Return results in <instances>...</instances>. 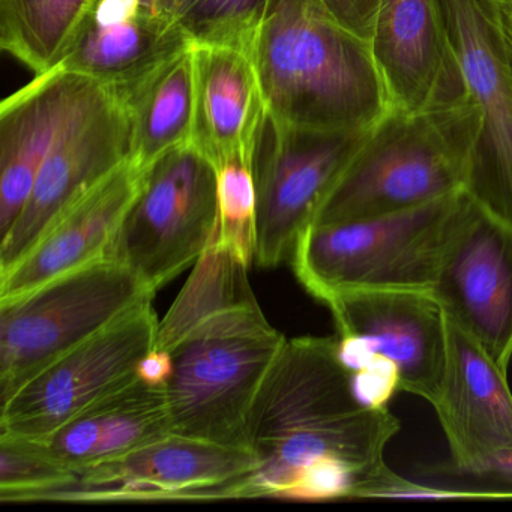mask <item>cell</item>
<instances>
[{
  "instance_id": "cell-1",
  "label": "cell",
  "mask_w": 512,
  "mask_h": 512,
  "mask_svg": "<svg viewBox=\"0 0 512 512\" xmlns=\"http://www.w3.org/2000/svg\"><path fill=\"white\" fill-rule=\"evenodd\" d=\"M247 269L212 242L160 320L154 347L172 356L173 434L250 449L248 415L287 338L257 304Z\"/></svg>"
},
{
  "instance_id": "cell-2",
  "label": "cell",
  "mask_w": 512,
  "mask_h": 512,
  "mask_svg": "<svg viewBox=\"0 0 512 512\" xmlns=\"http://www.w3.org/2000/svg\"><path fill=\"white\" fill-rule=\"evenodd\" d=\"M352 376L337 335L287 338L248 415L257 466L239 478L235 499L283 497L320 460L340 461L359 481L385 463L400 421L389 407L362 406Z\"/></svg>"
},
{
  "instance_id": "cell-3",
  "label": "cell",
  "mask_w": 512,
  "mask_h": 512,
  "mask_svg": "<svg viewBox=\"0 0 512 512\" xmlns=\"http://www.w3.org/2000/svg\"><path fill=\"white\" fill-rule=\"evenodd\" d=\"M250 56L268 115L280 124L365 131L391 112L370 44L320 0H269Z\"/></svg>"
},
{
  "instance_id": "cell-4",
  "label": "cell",
  "mask_w": 512,
  "mask_h": 512,
  "mask_svg": "<svg viewBox=\"0 0 512 512\" xmlns=\"http://www.w3.org/2000/svg\"><path fill=\"white\" fill-rule=\"evenodd\" d=\"M478 133L470 98L424 112H389L368 131L311 224L397 214L464 193Z\"/></svg>"
},
{
  "instance_id": "cell-5",
  "label": "cell",
  "mask_w": 512,
  "mask_h": 512,
  "mask_svg": "<svg viewBox=\"0 0 512 512\" xmlns=\"http://www.w3.org/2000/svg\"><path fill=\"white\" fill-rule=\"evenodd\" d=\"M464 193L397 214L310 224L293 248V272L323 305L355 290L431 293L443 242Z\"/></svg>"
},
{
  "instance_id": "cell-6",
  "label": "cell",
  "mask_w": 512,
  "mask_h": 512,
  "mask_svg": "<svg viewBox=\"0 0 512 512\" xmlns=\"http://www.w3.org/2000/svg\"><path fill=\"white\" fill-rule=\"evenodd\" d=\"M154 296L127 266L101 259L0 302V404L56 359Z\"/></svg>"
},
{
  "instance_id": "cell-7",
  "label": "cell",
  "mask_w": 512,
  "mask_h": 512,
  "mask_svg": "<svg viewBox=\"0 0 512 512\" xmlns=\"http://www.w3.org/2000/svg\"><path fill=\"white\" fill-rule=\"evenodd\" d=\"M218 215L214 164L191 143L179 146L143 172L107 259L127 266L155 295L208 250Z\"/></svg>"
},
{
  "instance_id": "cell-8",
  "label": "cell",
  "mask_w": 512,
  "mask_h": 512,
  "mask_svg": "<svg viewBox=\"0 0 512 512\" xmlns=\"http://www.w3.org/2000/svg\"><path fill=\"white\" fill-rule=\"evenodd\" d=\"M152 299L44 368L0 404V436L46 440L65 422L139 376L140 361L157 341Z\"/></svg>"
},
{
  "instance_id": "cell-9",
  "label": "cell",
  "mask_w": 512,
  "mask_h": 512,
  "mask_svg": "<svg viewBox=\"0 0 512 512\" xmlns=\"http://www.w3.org/2000/svg\"><path fill=\"white\" fill-rule=\"evenodd\" d=\"M370 130H305L280 124L268 115L253 158L254 263L259 268H277L292 257L299 235L313 223L326 194Z\"/></svg>"
},
{
  "instance_id": "cell-10",
  "label": "cell",
  "mask_w": 512,
  "mask_h": 512,
  "mask_svg": "<svg viewBox=\"0 0 512 512\" xmlns=\"http://www.w3.org/2000/svg\"><path fill=\"white\" fill-rule=\"evenodd\" d=\"M449 320L508 373L512 361V223L464 193L434 277Z\"/></svg>"
},
{
  "instance_id": "cell-11",
  "label": "cell",
  "mask_w": 512,
  "mask_h": 512,
  "mask_svg": "<svg viewBox=\"0 0 512 512\" xmlns=\"http://www.w3.org/2000/svg\"><path fill=\"white\" fill-rule=\"evenodd\" d=\"M130 125L115 95L88 80L62 124L34 190L0 238V274L17 265L62 211L130 161Z\"/></svg>"
},
{
  "instance_id": "cell-12",
  "label": "cell",
  "mask_w": 512,
  "mask_h": 512,
  "mask_svg": "<svg viewBox=\"0 0 512 512\" xmlns=\"http://www.w3.org/2000/svg\"><path fill=\"white\" fill-rule=\"evenodd\" d=\"M337 328L338 355L350 371L374 359L397 370L400 392L433 403L448 352L446 314L433 293L355 290L326 304Z\"/></svg>"
},
{
  "instance_id": "cell-13",
  "label": "cell",
  "mask_w": 512,
  "mask_h": 512,
  "mask_svg": "<svg viewBox=\"0 0 512 512\" xmlns=\"http://www.w3.org/2000/svg\"><path fill=\"white\" fill-rule=\"evenodd\" d=\"M256 466L250 449L172 434L76 470L71 481L40 491L31 502L233 499L236 481Z\"/></svg>"
},
{
  "instance_id": "cell-14",
  "label": "cell",
  "mask_w": 512,
  "mask_h": 512,
  "mask_svg": "<svg viewBox=\"0 0 512 512\" xmlns=\"http://www.w3.org/2000/svg\"><path fill=\"white\" fill-rule=\"evenodd\" d=\"M467 97L479 115L466 193L512 223V74L485 0H440Z\"/></svg>"
},
{
  "instance_id": "cell-15",
  "label": "cell",
  "mask_w": 512,
  "mask_h": 512,
  "mask_svg": "<svg viewBox=\"0 0 512 512\" xmlns=\"http://www.w3.org/2000/svg\"><path fill=\"white\" fill-rule=\"evenodd\" d=\"M370 47L391 112L469 100L440 0H382Z\"/></svg>"
},
{
  "instance_id": "cell-16",
  "label": "cell",
  "mask_w": 512,
  "mask_h": 512,
  "mask_svg": "<svg viewBox=\"0 0 512 512\" xmlns=\"http://www.w3.org/2000/svg\"><path fill=\"white\" fill-rule=\"evenodd\" d=\"M193 46L172 13L146 0H92L53 70L113 89Z\"/></svg>"
},
{
  "instance_id": "cell-17",
  "label": "cell",
  "mask_w": 512,
  "mask_h": 512,
  "mask_svg": "<svg viewBox=\"0 0 512 512\" xmlns=\"http://www.w3.org/2000/svg\"><path fill=\"white\" fill-rule=\"evenodd\" d=\"M448 352L442 386L431 403L451 451L466 475L482 458L512 446V392L502 370L478 341L446 316Z\"/></svg>"
},
{
  "instance_id": "cell-18",
  "label": "cell",
  "mask_w": 512,
  "mask_h": 512,
  "mask_svg": "<svg viewBox=\"0 0 512 512\" xmlns=\"http://www.w3.org/2000/svg\"><path fill=\"white\" fill-rule=\"evenodd\" d=\"M142 179L143 172L127 161L74 200L31 251L10 271L0 274V302L107 259L110 245L139 194Z\"/></svg>"
},
{
  "instance_id": "cell-19",
  "label": "cell",
  "mask_w": 512,
  "mask_h": 512,
  "mask_svg": "<svg viewBox=\"0 0 512 512\" xmlns=\"http://www.w3.org/2000/svg\"><path fill=\"white\" fill-rule=\"evenodd\" d=\"M193 62L191 145L214 166L232 158L253 161L268 119L253 59L232 47L194 46Z\"/></svg>"
},
{
  "instance_id": "cell-20",
  "label": "cell",
  "mask_w": 512,
  "mask_h": 512,
  "mask_svg": "<svg viewBox=\"0 0 512 512\" xmlns=\"http://www.w3.org/2000/svg\"><path fill=\"white\" fill-rule=\"evenodd\" d=\"M88 79L38 74L0 106V238L22 214L53 142Z\"/></svg>"
},
{
  "instance_id": "cell-21",
  "label": "cell",
  "mask_w": 512,
  "mask_h": 512,
  "mask_svg": "<svg viewBox=\"0 0 512 512\" xmlns=\"http://www.w3.org/2000/svg\"><path fill=\"white\" fill-rule=\"evenodd\" d=\"M172 434L166 385H151L137 376L77 413L44 442L76 472L124 457Z\"/></svg>"
},
{
  "instance_id": "cell-22",
  "label": "cell",
  "mask_w": 512,
  "mask_h": 512,
  "mask_svg": "<svg viewBox=\"0 0 512 512\" xmlns=\"http://www.w3.org/2000/svg\"><path fill=\"white\" fill-rule=\"evenodd\" d=\"M109 91L127 115L130 163L140 172L167 152L190 145L194 119L193 49L179 53L140 79Z\"/></svg>"
},
{
  "instance_id": "cell-23",
  "label": "cell",
  "mask_w": 512,
  "mask_h": 512,
  "mask_svg": "<svg viewBox=\"0 0 512 512\" xmlns=\"http://www.w3.org/2000/svg\"><path fill=\"white\" fill-rule=\"evenodd\" d=\"M92 0H0V47L35 76L61 61Z\"/></svg>"
},
{
  "instance_id": "cell-24",
  "label": "cell",
  "mask_w": 512,
  "mask_h": 512,
  "mask_svg": "<svg viewBox=\"0 0 512 512\" xmlns=\"http://www.w3.org/2000/svg\"><path fill=\"white\" fill-rule=\"evenodd\" d=\"M269 0H175L173 16L194 46H221L251 55Z\"/></svg>"
},
{
  "instance_id": "cell-25",
  "label": "cell",
  "mask_w": 512,
  "mask_h": 512,
  "mask_svg": "<svg viewBox=\"0 0 512 512\" xmlns=\"http://www.w3.org/2000/svg\"><path fill=\"white\" fill-rule=\"evenodd\" d=\"M215 167L218 230L215 244L250 266L257 244V190L253 161L232 158Z\"/></svg>"
},
{
  "instance_id": "cell-26",
  "label": "cell",
  "mask_w": 512,
  "mask_h": 512,
  "mask_svg": "<svg viewBox=\"0 0 512 512\" xmlns=\"http://www.w3.org/2000/svg\"><path fill=\"white\" fill-rule=\"evenodd\" d=\"M74 470L44 440L0 436V500L31 502L40 491L71 481Z\"/></svg>"
},
{
  "instance_id": "cell-27",
  "label": "cell",
  "mask_w": 512,
  "mask_h": 512,
  "mask_svg": "<svg viewBox=\"0 0 512 512\" xmlns=\"http://www.w3.org/2000/svg\"><path fill=\"white\" fill-rule=\"evenodd\" d=\"M350 499H512V490L458 491L428 487L397 475L383 463L355 485Z\"/></svg>"
},
{
  "instance_id": "cell-28",
  "label": "cell",
  "mask_w": 512,
  "mask_h": 512,
  "mask_svg": "<svg viewBox=\"0 0 512 512\" xmlns=\"http://www.w3.org/2000/svg\"><path fill=\"white\" fill-rule=\"evenodd\" d=\"M352 374L353 391L362 406L370 409L389 407V401L400 392L397 370L389 362L374 359Z\"/></svg>"
},
{
  "instance_id": "cell-29",
  "label": "cell",
  "mask_w": 512,
  "mask_h": 512,
  "mask_svg": "<svg viewBox=\"0 0 512 512\" xmlns=\"http://www.w3.org/2000/svg\"><path fill=\"white\" fill-rule=\"evenodd\" d=\"M382 0H320L328 13L361 40L370 44Z\"/></svg>"
},
{
  "instance_id": "cell-30",
  "label": "cell",
  "mask_w": 512,
  "mask_h": 512,
  "mask_svg": "<svg viewBox=\"0 0 512 512\" xmlns=\"http://www.w3.org/2000/svg\"><path fill=\"white\" fill-rule=\"evenodd\" d=\"M466 475L493 479L512 488V446L499 449L488 457L482 458Z\"/></svg>"
},
{
  "instance_id": "cell-31",
  "label": "cell",
  "mask_w": 512,
  "mask_h": 512,
  "mask_svg": "<svg viewBox=\"0 0 512 512\" xmlns=\"http://www.w3.org/2000/svg\"><path fill=\"white\" fill-rule=\"evenodd\" d=\"M172 356L161 349H152L145 358L140 361L137 373L139 377L151 385H166L172 374Z\"/></svg>"
},
{
  "instance_id": "cell-32",
  "label": "cell",
  "mask_w": 512,
  "mask_h": 512,
  "mask_svg": "<svg viewBox=\"0 0 512 512\" xmlns=\"http://www.w3.org/2000/svg\"><path fill=\"white\" fill-rule=\"evenodd\" d=\"M499 32L506 61L512 74V0H485Z\"/></svg>"
},
{
  "instance_id": "cell-33",
  "label": "cell",
  "mask_w": 512,
  "mask_h": 512,
  "mask_svg": "<svg viewBox=\"0 0 512 512\" xmlns=\"http://www.w3.org/2000/svg\"><path fill=\"white\" fill-rule=\"evenodd\" d=\"M146 2L161 8V10L169 11V13H172L173 4H175V0H146Z\"/></svg>"
}]
</instances>
